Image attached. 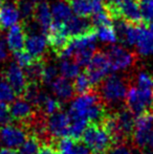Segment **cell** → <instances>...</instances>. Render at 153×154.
<instances>
[{
    "instance_id": "9",
    "label": "cell",
    "mask_w": 153,
    "mask_h": 154,
    "mask_svg": "<svg viewBox=\"0 0 153 154\" xmlns=\"http://www.w3.org/2000/svg\"><path fill=\"white\" fill-rule=\"evenodd\" d=\"M112 71L125 70L135 62V56L123 46L112 45L106 53Z\"/></svg>"
},
{
    "instance_id": "29",
    "label": "cell",
    "mask_w": 153,
    "mask_h": 154,
    "mask_svg": "<svg viewBox=\"0 0 153 154\" xmlns=\"http://www.w3.org/2000/svg\"><path fill=\"white\" fill-rule=\"evenodd\" d=\"M16 5L23 19L34 18L37 2L33 0H16Z\"/></svg>"
},
{
    "instance_id": "1",
    "label": "cell",
    "mask_w": 153,
    "mask_h": 154,
    "mask_svg": "<svg viewBox=\"0 0 153 154\" xmlns=\"http://www.w3.org/2000/svg\"><path fill=\"white\" fill-rule=\"evenodd\" d=\"M81 140L91 154H108L113 143L100 123H89L82 134Z\"/></svg>"
},
{
    "instance_id": "41",
    "label": "cell",
    "mask_w": 153,
    "mask_h": 154,
    "mask_svg": "<svg viewBox=\"0 0 153 154\" xmlns=\"http://www.w3.org/2000/svg\"><path fill=\"white\" fill-rule=\"evenodd\" d=\"M146 148L147 149H150V150L153 151V130L150 134L149 138H148V142H147V145H146Z\"/></svg>"
},
{
    "instance_id": "34",
    "label": "cell",
    "mask_w": 153,
    "mask_h": 154,
    "mask_svg": "<svg viewBox=\"0 0 153 154\" xmlns=\"http://www.w3.org/2000/svg\"><path fill=\"white\" fill-rule=\"evenodd\" d=\"M13 54H14V57H15V60H16L17 64L22 67V68H25V67L29 66L35 60H37V59H35L26 49L15 51V53H13Z\"/></svg>"
},
{
    "instance_id": "25",
    "label": "cell",
    "mask_w": 153,
    "mask_h": 154,
    "mask_svg": "<svg viewBox=\"0 0 153 154\" xmlns=\"http://www.w3.org/2000/svg\"><path fill=\"white\" fill-rule=\"evenodd\" d=\"M75 81L72 83L74 86L75 93L77 94H85V93H89L94 90V86L91 84L89 78L87 77V75L85 73V71L82 73H79L76 78H75Z\"/></svg>"
},
{
    "instance_id": "42",
    "label": "cell",
    "mask_w": 153,
    "mask_h": 154,
    "mask_svg": "<svg viewBox=\"0 0 153 154\" xmlns=\"http://www.w3.org/2000/svg\"><path fill=\"white\" fill-rule=\"evenodd\" d=\"M115 0H104V6L105 5H109V4H112Z\"/></svg>"
},
{
    "instance_id": "31",
    "label": "cell",
    "mask_w": 153,
    "mask_h": 154,
    "mask_svg": "<svg viewBox=\"0 0 153 154\" xmlns=\"http://www.w3.org/2000/svg\"><path fill=\"white\" fill-rule=\"evenodd\" d=\"M142 20L146 23L153 22V0H139Z\"/></svg>"
},
{
    "instance_id": "5",
    "label": "cell",
    "mask_w": 153,
    "mask_h": 154,
    "mask_svg": "<svg viewBox=\"0 0 153 154\" xmlns=\"http://www.w3.org/2000/svg\"><path fill=\"white\" fill-rule=\"evenodd\" d=\"M111 67L107 55L102 51H96L90 61L86 65L85 73L89 78L91 84L96 87L111 72Z\"/></svg>"
},
{
    "instance_id": "11",
    "label": "cell",
    "mask_w": 153,
    "mask_h": 154,
    "mask_svg": "<svg viewBox=\"0 0 153 154\" xmlns=\"http://www.w3.org/2000/svg\"><path fill=\"white\" fill-rule=\"evenodd\" d=\"M3 77L11 85V87L14 89L17 97H22L29 83L22 67L19 66L17 63H12L3 72Z\"/></svg>"
},
{
    "instance_id": "21",
    "label": "cell",
    "mask_w": 153,
    "mask_h": 154,
    "mask_svg": "<svg viewBox=\"0 0 153 154\" xmlns=\"http://www.w3.org/2000/svg\"><path fill=\"white\" fill-rule=\"evenodd\" d=\"M34 18L37 21V23L40 26L41 31L44 35H46L49 26L53 23V15H51V10L49 8L47 2H40L37 3L36 6Z\"/></svg>"
},
{
    "instance_id": "6",
    "label": "cell",
    "mask_w": 153,
    "mask_h": 154,
    "mask_svg": "<svg viewBox=\"0 0 153 154\" xmlns=\"http://www.w3.org/2000/svg\"><path fill=\"white\" fill-rule=\"evenodd\" d=\"M45 37L47 45L57 56L67 46L68 42L72 39L66 32L65 23L55 20H53V23L49 26Z\"/></svg>"
},
{
    "instance_id": "32",
    "label": "cell",
    "mask_w": 153,
    "mask_h": 154,
    "mask_svg": "<svg viewBox=\"0 0 153 154\" xmlns=\"http://www.w3.org/2000/svg\"><path fill=\"white\" fill-rule=\"evenodd\" d=\"M16 93L6 81H0V102L1 103H12L16 100Z\"/></svg>"
},
{
    "instance_id": "2",
    "label": "cell",
    "mask_w": 153,
    "mask_h": 154,
    "mask_svg": "<svg viewBox=\"0 0 153 154\" xmlns=\"http://www.w3.org/2000/svg\"><path fill=\"white\" fill-rule=\"evenodd\" d=\"M100 97L107 105H118L125 101L128 85L124 78L116 75H107L100 84Z\"/></svg>"
},
{
    "instance_id": "27",
    "label": "cell",
    "mask_w": 153,
    "mask_h": 154,
    "mask_svg": "<svg viewBox=\"0 0 153 154\" xmlns=\"http://www.w3.org/2000/svg\"><path fill=\"white\" fill-rule=\"evenodd\" d=\"M59 70L61 72L62 77L70 80V79H75L80 73V66L74 60L70 61L69 59H63V61L60 64Z\"/></svg>"
},
{
    "instance_id": "20",
    "label": "cell",
    "mask_w": 153,
    "mask_h": 154,
    "mask_svg": "<svg viewBox=\"0 0 153 154\" xmlns=\"http://www.w3.org/2000/svg\"><path fill=\"white\" fill-rule=\"evenodd\" d=\"M51 90L56 97L62 101H68L75 94L72 83L64 77H57L51 82Z\"/></svg>"
},
{
    "instance_id": "26",
    "label": "cell",
    "mask_w": 153,
    "mask_h": 154,
    "mask_svg": "<svg viewBox=\"0 0 153 154\" xmlns=\"http://www.w3.org/2000/svg\"><path fill=\"white\" fill-rule=\"evenodd\" d=\"M72 11L79 17L89 18L92 15V8L90 0H68Z\"/></svg>"
},
{
    "instance_id": "18",
    "label": "cell",
    "mask_w": 153,
    "mask_h": 154,
    "mask_svg": "<svg viewBox=\"0 0 153 154\" xmlns=\"http://www.w3.org/2000/svg\"><path fill=\"white\" fill-rule=\"evenodd\" d=\"M20 18V13L16 3L3 1L0 6V29H10L12 25L16 24Z\"/></svg>"
},
{
    "instance_id": "37",
    "label": "cell",
    "mask_w": 153,
    "mask_h": 154,
    "mask_svg": "<svg viewBox=\"0 0 153 154\" xmlns=\"http://www.w3.org/2000/svg\"><path fill=\"white\" fill-rule=\"evenodd\" d=\"M108 154H132V151H131L130 147L124 142L113 145L109 150Z\"/></svg>"
},
{
    "instance_id": "22",
    "label": "cell",
    "mask_w": 153,
    "mask_h": 154,
    "mask_svg": "<svg viewBox=\"0 0 153 154\" xmlns=\"http://www.w3.org/2000/svg\"><path fill=\"white\" fill-rule=\"evenodd\" d=\"M51 15H53V20L66 22L72 16V11L67 2L59 1L54 3L51 6Z\"/></svg>"
},
{
    "instance_id": "39",
    "label": "cell",
    "mask_w": 153,
    "mask_h": 154,
    "mask_svg": "<svg viewBox=\"0 0 153 154\" xmlns=\"http://www.w3.org/2000/svg\"><path fill=\"white\" fill-rule=\"evenodd\" d=\"M8 58V51H6L5 42L2 36H0V60H4Z\"/></svg>"
},
{
    "instance_id": "3",
    "label": "cell",
    "mask_w": 153,
    "mask_h": 154,
    "mask_svg": "<svg viewBox=\"0 0 153 154\" xmlns=\"http://www.w3.org/2000/svg\"><path fill=\"white\" fill-rule=\"evenodd\" d=\"M113 19H124L131 23L139 24L142 21L139 2L136 0H115L112 4L104 6Z\"/></svg>"
},
{
    "instance_id": "47",
    "label": "cell",
    "mask_w": 153,
    "mask_h": 154,
    "mask_svg": "<svg viewBox=\"0 0 153 154\" xmlns=\"http://www.w3.org/2000/svg\"><path fill=\"white\" fill-rule=\"evenodd\" d=\"M152 104H153V101H152Z\"/></svg>"
},
{
    "instance_id": "38",
    "label": "cell",
    "mask_w": 153,
    "mask_h": 154,
    "mask_svg": "<svg viewBox=\"0 0 153 154\" xmlns=\"http://www.w3.org/2000/svg\"><path fill=\"white\" fill-rule=\"evenodd\" d=\"M36 154H60L51 144H42Z\"/></svg>"
},
{
    "instance_id": "24",
    "label": "cell",
    "mask_w": 153,
    "mask_h": 154,
    "mask_svg": "<svg viewBox=\"0 0 153 154\" xmlns=\"http://www.w3.org/2000/svg\"><path fill=\"white\" fill-rule=\"evenodd\" d=\"M37 108H40L43 116H49L51 114L56 113V112L60 111L62 109V104L60 103L59 100L53 99V97L44 94V97H42Z\"/></svg>"
},
{
    "instance_id": "46",
    "label": "cell",
    "mask_w": 153,
    "mask_h": 154,
    "mask_svg": "<svg viewBox=\"0 0 153 154\" xmlns=\"http://www.w3.org/2000/svg\"><path fill=\"white\" fill-rule=\"evenodd\" d=\"M33 1H35V2H39V1H42V0H33Z\"/></svg>"
},
{
    "instance_id": "30",
    "label": "cell",
    "mask_w": 153,
    "mask_h": 154,
    "mask_svg": "<svg viewBox=\"0 0 153 154\" xmlns=\"http://www.w3.org/2000/svg\"><path fill=\"white\" fill-rule=\"evenodd\" d=\"M136 87L143 90L153 91V75L147 71H139L136 75Z\"/></svg>"
},
{
    "instance_id": "19",
    "label": "cell",
    "mask_w": 153,
    "mask_h": 154,
    "mask_svg": "<svg viewBox=\"0 0 153 154\" xmlns=\"http://www.w3.org/2000/svg\"><path fill=\"white\" fill-rule=\"evenodd\" d=\"M115 114L123 135H124V137L126 140H128L129 137L132 136L133 129H134V125H135L134 114L128 108H121L120 110L115 112Z\"/></svg>"
},
{
    "instance_id": "40",
    "label": "cell",
    "mask_w": 153,
    "mask_h": 154,
    "mask_svg": "<svg viewBox=\"0 0 153 154\" xmlns=\"http://www.w3.org/2000/svg\"><path fill=\"white\" fill-rule=\"evenodd\" d=\"M0 154H18L16 148H10V147H2L0 149Z\"/></svg>"
},
{
    "instance_id": "17",
    "label": "cell",
    "mask_w": 153,
    "mask_h": 154,
    "mask_svg": "<svg viewBox=\"0 0 153 154\" xmlns=\"http://www.w3.org/2000/svg\"><path fill=\"white\" fill-rule=\"evenodd\" d=\"M137 54L147 57L153 54V32L148 27L139 24L136 41H135Z\"/></svg>"
},
{
    "instance_id": "45",
    "label": "cell",
    "mask_w": 153,
    "mask_h": 154,
    "mask_svg": "<svg viewBox=\"0 0 153 154\" xmlns=\"http://www.w3.org/2000/svg\"><path fill=\"white\" fill-rule=\"evenodd\" d=\"M2 3H3V0H0V6L2 5Z\"/></svg>"
},
{
    "instance_id": "15",
    "label": "cell",
    "mask_w": 153,
    "mask_h": 154,
    "mask_svg": "<svg viewBox=\"0 0 153 154\" xmlns=\"http://www.w3.org/2000/svg\"><path fill=\"white\" fill-rule=\"evenodd\" d=\"M25 38H26V32H25L23 24H14L10 27L6 36V44L11 51H19L24 49L25 47Z\"/></svg>"
},
{
    "instance_id": "10",
    "label": "cell",
    "mask_w": 153,
    "mask_h": 154,
    "mask_svg": "<svg viewBox=\"0 0 153 154\" xmlns=\"http://www.w3.org/2000/svg\"><path fill=\"white\" fill-rule=\"evenodd\" d=\"M70 120L67 113H64L61 110L51 116H47L45 121L47 134L51 138L63 137L69 134Z\"/></svg>"
},
{
    "instance_id": "12",
    "label": "cell",
    "mask_w": 153,
    "mask_h": 154,
    "mask_svg": "<svg viewBox=\"0 0 153 154\" xmlns=\"http://www.w3.org/2000/svg\"><path fill=\"white\" fill-rule=\"evenodd\" d=\"M27 134L23 127L8 124L0 127V145L10 148H18L25 140Z\"/></svg>"
},
{
    "instance_id": "33",
    "label": "cell",
    "mask_w": 153,
    "mask_h": 154,
    "mask_svg": "<svg viewBox=\"0 0 153 154\" xmlns=\"http://www.w3.org/2000/svg\"><path fill=\"white\" fill-rule=\"evenodd\" d=\"M91 23L94 26H101V25H111L112 24V18L108 14L106 10L100 11V12L92 14L91 16Z\"/></svg>"
},
{
    "instance_id": "8",
    "label": "cell",
    "mask_w": 153,
    "mask_h": 154,
    "mask_svg": "<svg viewBox=\"0 0 153 154\" xmlns=\"http://www.w3.org/2000/svg\"><path fill=\"white\" fill-rule=\"evenodd\" d=\"M10 113L12 122H18L25 129L33 123L36 116L34 106L23 97L14 100L10 105Z\"/></svg>"
},
{
    "instance_id": "23",
    "label": "cell",
    "mask_w": 153,
    "mask_h": 154,
    "mask_svg": "<svg viewBox=\"0 0 153 154\" xmlns=\"http://www.w3.org/2000/svg\"><path fill=\"white\" fill-rule=\"evenodd\" d=\"M41 146V138L36 133H31L18 147V154H36Z\"/></svg>"
},
{
    "instance_id": "44",
    "label": "cell",
    "mask_w": 153,
    "mask_h": 154,
    "mask_svg": "<svg viewBox=\"0 0 153 154\" xmlns=\"http://www.w3.org/2000/svg\"><path fill=\"white\" fill-rule=\"evenodd\" d=\"M144 154H153V151H150V152H146V153H144Z\"/></svg>"
},
{
    "instance_id": "36",
    "label": "cell",
    "mask_w": 153,
    "mask_h": 154,
    "mask_svg": "<svg viewBox=\"0 0 153 154\" xmlns=\"http://www.w3.org/2000/svg\"><path fill=\"white\" fill-rule=\"evenodd\" d=\"M12 123V118L10 113V106L6 103L0 102V127Z\"/></svg>"
},
{
    "instance_id": "4",
    "label": "cell",
    "mask_w": 153,
    "mask_h": 154,
    "mask_svg": "<svg viewBox=\"0 0 153 154\" xmlns=\"http://www.w3.org/2000/svg\"><path fill=\"white\" fill-rule=\"evenodd\" d=\"M153 101V91L143 90L136 86L128 88L125 97L126 106L134 116H139L144 112L151 110L150 107Z\"/></svg>"
},
{
    "instance_id": "7",
    "label": "cell",
    "mask_w": 153,
    "mask_h": 154,
    "mask_svg": "<svg viewBox=\"0 0 153 154\" xmlns=\"http://www.w3.org/2000/svg\"><path fill=\"white\" fill-rule=\"evenodd\" d=\"M153 130V112L151 110L137 116L135 120L132 137L134 144L139 148H146L148 138Z\"/></svg>"
},
{
    "instance_id": "14",
    "label": "cell",
    "mask_w": 153,
    "mask_h": 154,
    "mask_svg": "<svg viewBox=\"0 0 153 154\" xmlns=\"http://www.w3.org/2000/svg\"><path fill=\"white\" fill-rule=\"evenodd\" d=\"M65 23V29L68 36L70 38L81 36V35L87 34L90 31L94 29V25L91 23V21H88L87 18L79 16H72Z\"/></svg>"
},
{
    "instance_id": "16",
    "label": "cell",
    "mask_w": 153,
    "mask_h": 154,
    "mask_svg": "<svg viewBox=\"0 0 153 154\" xmlns=\"http://www.w3.org/2000/svg\"><path fill=\"white\" fill-rule=\"evenodd\" d=\"M47 46L46 37L44 34H29L25 38L24 48L33 56L35 59H43Z\"/></svg>"
},
{
    "instance_id": "13",
    "label": "cell",
    "mask_w": 153,
    "mask_h": 154,
    "mask_svg": "<svg viewBox=\"0 0 153 154\" xmlns=\"http://www.w3.org/2000/svg\"><path fill=\"white\" fill-rule=\"evenodd\" d=\"M60 154H90V151L82 140H74L70 136L53 138L51 143Z\"/></svg>"
},
{
    "instance_id": "28",
    "label": "cell",
    "mask_w": 153,
    "mask_h": 154,
    "mask_svg": "<svg viewBox=\"0 0 153 154\" xmlns=\"http://www.w3.org/2000/svg\"><path fill=\"white\" fill-rule=\"evenodd\" d=\"M96 37L101 41L106 43H115L118 41L116 32L115 31L113 25H101L96 26Z\"/></svg>"
},
{
    "instance_id": "35",
    "label": "cell",
    "mask_w": 153,
    "mask_h": 154,
    "mask_svg": "<svg viewBox=\"0 0 153 154\" xmlns=\"http://www.w3.org/2000/svg\"><path fill=\"white\" fill-rule=\"evenodd\" d=\"M58 69L54 65H46L45 64L44 69L42 72V83L50 84L54 80L57 78Z\"/></svg>"
},
{
    "instance_id": "43",
    "label": "cell",
    "mask_w": 153,
    "mask_h": 154,
    "mask_svg": "<svg viewBox=\"0 0 153 154\" xmlns=\"http://www.w3.org/2000/svg\"><path fill=\"white\" fill-rule=\"evenodd\" d=\"M148 29H149L150 31L153 32V22H150L149 23V27H148Z\"/></svg>"
}]
</instances>
